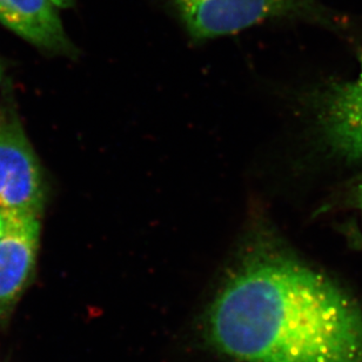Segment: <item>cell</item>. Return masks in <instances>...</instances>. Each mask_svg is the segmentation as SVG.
<instances>
[{
    "label": "cell",
    "mask_w": 362,
    "mask_h": 362,
    "mask_svg": "<svg viewBox=\"0 0 362 362\" xmlns=\"http://www.w3.org/2000/svg\"><path fill=\"white\" fill-rule=\"evenodd\" d=\"M204 335L237 362H362V306L255 226L206 312Z\"/></svg>",
    "instance_id": "1"
},
{
    "label": "cell",
    "mask_w": 362,
    "mask_h": 362,
    "mask_svg": "<svg viewBox=\"0 0 362 362\" xmlns=\"http://www.w3.org/2000/svg\"><path fill=\"white\" fill-rule=\"evenodd\" d=\"M193 42L235 35L269 21H303L334 28L317 0H154Z\"/></svg>",
    "instance_id": "2"
},
{
    "label": "cell",
    "mask_w": 362,
    "mask_h": 362,
    "mask_svg": "<svg viewBox=\"0 0 362 362\" xmlns=\"http://www.w3.org/2000/svg\"><path fill=\"white\" fill-rule=\"evenodd\" d=\"M46 182L38 158L17 119H0V209L40 216Z\"/></svg>",
    "instance_id": "3"
},
{
    "label": "cell",
    "mask_w": 362,
    "mask_h": 362,
    "mask_svg": "<svg viewBox=\"0 0 362 362\" xmlns=\"http://www.w3.org/2000/svg\"><path fill=\"white\" fill-rule=\"evenodd\" d=\"M6 213L0 235V327L10 320L35 278L40 241V216Z\"/></svg>",
    "instance_id": "4"
},
{
    "label": "cell",
    "mask_w": 362,
    "mask_h": 362,
    "mask_svg": "<svg viewBox=\"0 0 362 362\" xmlns=\"http://www.w3.org/2000/svg\"><path fill=\"white\" fill-rule=\"evenodd\" d=\"M317 126L332 153L349 163H362V57L356 79L325 90Z\"/></svg>",
    "instance_id": "5"
},
{
    "label": "cell",
    "mask_w": 362,
    "mask_h": 362,
    "mask_svg": "<svg viewBox=\"0 0 362 362\" xmlns=\"http://www.w3.org/2000/svg\"><path fill=\"white\" fill-rule=\"evenodd\" d=\"M0 24L42 52L78 56L52 0H0Z\"/></svg>",
    "instance_id": "6"
},
{
    "label": "cell",
    "mask_w": 362,
    "mask_h": 362,
    "mask_svg": "<svg viewBox=\"0 0 362 362\" xmlns=\"http://www.w3.org/2000/svg\"><path fill=\"white\" fill-rule=\"evenodd\" d=\"M351 204L356 207L362 216V177L358 180L351 192Z\"/></svg>",
    "instance_id": "7"
},
{
    "label": "cell",
    "mask_w": 362,
    "mask_h": 362,
    "mask_svg": "<svg viewBox=\"0 0 362 362\" xmlns=\"http://www.w3.org/2000/svg\"><path fill=\"white\" fill-rule=\"evenodd\" d=\"M52 1L59 8H70V7L74 6L76 3H77V0H52Z\"/></svg>",
    "instance_id": "8"
},
{
    "label": "cell",
    "mask_w": 362,
    "mask_h": 362,
    "mask_svg": "<svg viewBox=\"0 0 362 362\" xmlns=\"http://www.w3.org/2000/svg\"><path fill=\"white\" fill-rule=\"evenodd\" d=\"M7 213L3 209H0V235L3 234L5 227H6Z\"/></svg>",
    "instance_id": "9"
},
{
    "label": "cell",
    "mask_w": 362,
    "mask_h": 362,
    "mask_svg": "<svg viewBox=\"0 0 362 362\" xmlns=\"http://www.w3.org/2000/svg\"><path fill=\"white\" fill-rule=\"evenodd\" d=\"M0 78H1V67H0Z\"/></svg>",
    "instance_id": "10"
}]
</instances>
